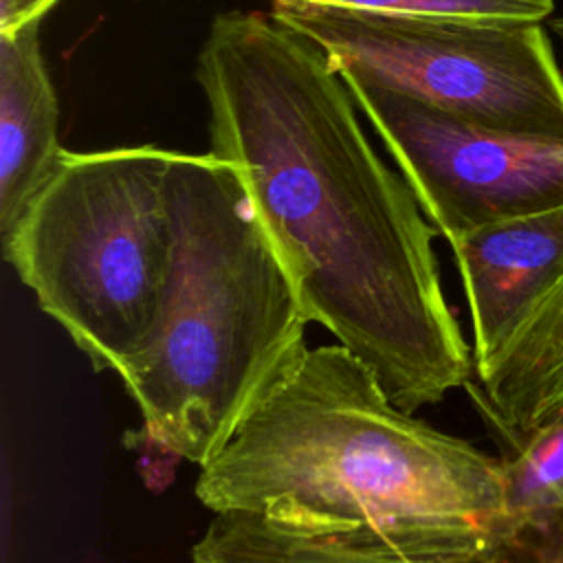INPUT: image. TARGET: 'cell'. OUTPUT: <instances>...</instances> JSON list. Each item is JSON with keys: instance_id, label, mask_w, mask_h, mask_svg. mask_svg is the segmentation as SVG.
<instances>
[{"instance_id": "obj_11", "label": "cell", "mask_w": 563, "mask_h": 563, "mask_svg": "<svg viewBox=\"0 0 563 563\" xmlns=\"http://www.w3.org/2000/svg\"><path fill=\"white\" fill-rule=\"evenodd\" d=\"M501 471V539L517 528L563 517V405L512 446Z\"/></svg>"}, {"instance_id": "obj_5", "label": "cell", "mask_w": 563, "mask_h": 563, "mask_svg": "<svg viewBox=\"0 0 563 563\" xmlns=\"http://www.w3.org/2000/svg\"><path fill=\"white\" fill-rule=\"evenodd\" d=\"M336 73L512 134L563 143V75L541 22L475 20L273 0Z\"/></svg>"}, {"instance_id": "obj_7", "label": "cell", "mask_w": 563, "mask_h": 563, "mask_svg": "<svg viewBox=\"0 0 563 563\" xmlns=\"http://www.w3.org/2000/svg\"><path fill=\"white\" fill-rule=\"evenodd\" d=\"M449 246L468 303L477 372L563 279V205L477 227Z\"/></svg>"}, {"instance_id": "obj_6", "label": "cell", "mask_w": 563, "mask_h": 563, "mask_svg": "<svg viewBox=\"0 0 563 563\" xmlns=\"http://www.w3.org/2000/svg\"><path fill=\"white\" fill-rule=\"evenodd\" d=\"M339 75L446 242L563 205V143L484 128Z\"/></svg>"}, {"instance_id": "obj_13", "label": "cell", "mask_w": 563, "mask_h": 563, "mask_svg": "<svg viewBox=\"0 0 563 563\" xmlns=\"http://www.w3.org/2000/svg\"><path fill=\"white\" fill-rule=\"evenodd\" d=\"M495 552L501 563H563V517L508 532Z\"/></svg>"}, {"instance_id": "obj_1", "label": "cell", "mask_w": 563, "mask_h": 563, "mask_svg": "<svg viewBox=\"0 0 563 563\" xmlns=\"http://www.w3.org/2000/svg\"><path fill=\"white\" fill-rule=\"evenodd\" d=\"M194 77L209 154L238 169L310 321L409 413L466 385L473 352L444 297L438 231L323 51L273 13L229 11Z\"/></svg>"}, {"instance_id": "obj_3", "label": "cell", "mask_w": 563, "mask_h": 563, "mask_svg": "<svg viewBox=\"0 0 563 563\" xmlns=\"http://www.w3.org/2000/svg\"><path fill=\"white\" fill-rule=\"evenodd\" d=\"M167 213L161 317L117 376L143 431L202 466L299 361L312 321L229 161L174 152Z\"/></svg>"}, {"instance_id": "obj_14", "label": "cell", "mask_w": 563, "mask_h": 563, "mask_svg": "<svg viewBox=\"0 0 563 563\" xmlns=\"http://www.w3.org/2000/svg\"><path fill=\"white\" fill-rule=\"evenodd\" d=\"M59 0H0V31H13L42 18Z\"/></svg>"}, {"instance_id": "obj_12", "label": "cell", "mask_w": 563, "mask_h": 563, "mask_svg": "<svg viewBox=\"0 0 563 563\" xmlns=\"http://www.w3.org/2000/svg\"><path fill=\"white\" fill-rule=\"evenodd\" d=\"M345 9L413 13V15H449L475 20H532L550 18L554 0H306Z\"/></svg>"}, {"instance_id": "obj_8", "label": "cell", "mask_w": 563, "mask_h": 563, "mask_svg": "<svg viewBox=\"0 0 563 563\" xmlns=\"http://www.w3.org/2000/svg\"><path fill=\"white\" fill-rule=\"evenodd\" d=\"M62 152L40 22L0 31V238L51 178Z\"/></svg>"}, {"instance_id": "obj_9", "label": "cell", "mask_w": 563, "mask_h": 563, "mask_svg": "<svg viewBox=\"0 0 563 563\" xmlns=\"http://www.w3.org/2000/svg\"><path fill=\"white\" fill-rule=\"evenodd\" d=\"M466 385L512 446L563 405V279Z\"/></svg>"}, {"instance_id": "obj_15", "label": "cell", "mask_w": 563, "mask_h": 563, "mask_svg": "<svg viewBox=\"0 0 563 563\" xmlns=\"http://www.w3.org/2000/svg\"><path fill=\"white\" fill-rule=\"evenodd\" d=\"M550 29H552L554 37L559 40V44L563 46V15H561V18H552V20H550Z\"/></svg>"}, {"instance_id": "obj_10", "label": "cell", "mask_w": 563, "mask_h": 563, "mask_svg": "<svg viewBox=\"0 0 563 563\" xmlns=\"http://www.w3.org/2000/svg\"><path fill=\"white\" fill-rule=\"evenodd\" d=\"M191 563H501L490 550L468 561L416 559L308 539L251 515H216L191 548Z\"/></svg>"}, {"instance_id": "obj_2", "label": "cell", "mask_w": 563, "mask_h": 563, "mask_svg": "<svg viewBox=\"0 0 563 563\" xmlns=\"http://www.w3.org/2000/svg\"><path fill=\"white\" fill-rule=\"evenodd\" d=\"M198 501L308 539L468 561L504 534L501 460L400 409L343 345L306 347L200 466Z\"/></svg>"}, {"instance_id": "obj_4", "label": "cell", "mask_w": 563, "mask_h": 563, "mask_svg": "<svg viewBox=\"0 0 563 563\" xmlns=\"http://www.w3.org/2000/svg\"><path fill=\"white\" fill-rule=\"evenodd\" d=\"M169 150L62 152L2 238L20 282L97 369L119 372L152 339L167 288Z\"/></svg>"}]
</instances>
